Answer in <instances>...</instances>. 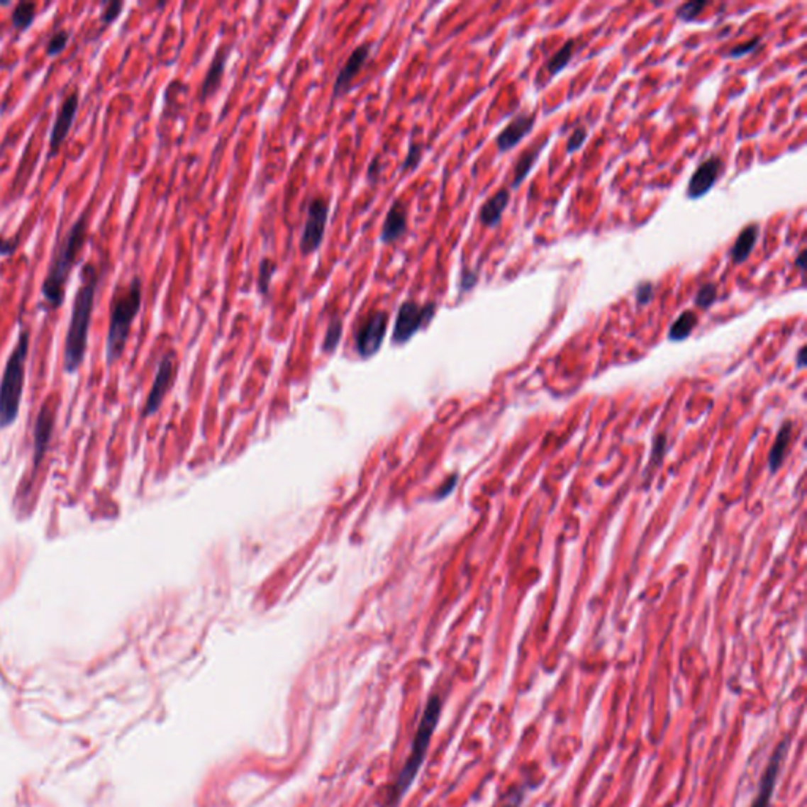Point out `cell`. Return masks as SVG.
I'll return each mask as SVG.
<instances>
[{"mask_svg": "<svg viewBox=\"0 0 807 807\" xmlns=\"http://www.w3.org/2000/svg\"><path fill=\"white\" fill-rule=\"evenodd\" d=\"M477 282H478L477 272H472V270H469V268H464L462 276H461V289L464 290V292L475 287Z\"/></svg>", "mask_w": 807, "mask_h": 807, "instance_id": "35", "label": "cell"}, {"mask_svg": "<svg viewBox=\"0 0 807 807\" xmlns=\"http://www.w3.org/2000/svg\"><path fill=\"white\" fill-rule=\"evenodd\" d=\"M29 339V330L21 331L15 349L11 350L9 361L5 364L2 380H0V429L10 428L18 420L24 391Z\"/></svg>", "mask_w": 807, "mask_h": 807, "instance_id": "5", "label": "cell"}, {"mask_svg": "<svg viewBox=\"0 0 807 807\" xmlns=\"http://www.w3.org/2000/svg\"><path fill=\"white\" fill-rule=\"evenodd\" d=\"M718 299V287L716 284H713V282H706L696 295V304L699 308H703L708 309L711 306V304L716 301Z\"/></svg>", "mask_w": 807, "mask_h": 807, "instance_id": "27", "label": "cell"}, {"mask_svg": "<svg viewBox=\"0 0 807 807\" xmlns=\"http://www.w3.org/2000/svg\"><path fill=\"white\" fill-rule=\"evenodd\" d=\"M806 364V347H801L798 353V366L803 367Z\"/></svg>", "mask_w": 807, "mask_h": 807, "instance_id": "40", "label": "cell"}, {"mask_svg": "<svg viewBox=\"0 0 807 807\" xmlns=\"http://www.w3.org/2000/svg\"><path fill=\"white\" fill-rule=\"evenodd\" d=\"M341 338H343L341 318H338V317L331 318V322L328 325V330H327V335H325V339H323V345H322L323 352L330 353L333 350H336V347H338L339 341H341Z\"/></svg>", "mask_w": 807, "mask_h": 807, "instance_id": "26", "label": "cell"}, {"mask_svg": "<svg viewBox=\"0 0 807 807\" xmlns=\"http://www.w3.org/2000/svg\"><path fill=\"white\" fill-rule=\"evenodd\" d=\"M174 375H175V355H174V352H169L160 361V366H158L157 375H155L150 394H148L145 407H144V415L145 416H150L153 413H157V410L160 408L162 399H165L166 393L169 391V388H171Z\"/></svg>", "mask_w": 807, "mask_h": 807, "instance_id": "10", "label": "cell"}, {"mask_svg": "<svg viewBox=\"0 0 807 807\" xmlns=\"http://www.w3.org/2000/svg\"><path fill=\"white\" fill-rule=\"evenodd\" d=\"M35 9H37V5L33 2H21L16 5L15 11H13V26L16 27V29H24V27L29 26L33 18H35Z\"/></svg>", "mask_w": 807, "mask_h": 807, "instance_id": "24", "label": "cell"}, {"mask_svg": "<svg viewBox=\"0 0 807 807\" xmlns=\"http://www.w3.org/2000/svg\"><path fill=\"white\" fill-rule=\"evenodd\" d=\"M330 215V204L323 197H314L308 205V215L300 237L301 254H313L321 247Z\"/></svg>", "mask_w": 807, "mask_h": 807, "instance_id": "7", "label": "cell"}, {"mask_svg": "<svg viewBox=\"0 0 807 807\" xmlns=\"http://www.w3.org/2000/svg\"><path fill=\"white\" fill-rule=\"evenodd\" d=\"M806 257H807V252H806V251H801V252H799V256L796 257V260H795V265H796L801 272L806 270Z\"/></svg>", "mask_w": 807, "mask_h": 807, "instance_id": "39", "label": "cell"}, {"mask_svg": "<svg viewBox=\"0 0 807 807\" xmlns=\"http://www.w3.org/2000/svg\"><path fill=\"white\" fill-rule=\"evenodd\" d=\"M276 272V264L272 259H262L260 264H259V278H257V287H259V292L268 296V292H270V282H272V276Z\"/></svg>", "mask_w": 807, "mask_h": 807, "instance_id": "25", "label": "cell"}, {"mask_svg": "<svg viewBox=\"0 0 807 807\" xmlns=\"http://www.w3.org/2000/svg\"><path fill=\"white\" fill-rule=\"evenodd\" d=\"M790 745H791V740H790L789 735L784 736V738L779 741V745L776 746V749L773 750V754H771V757H769L767 767H764V771H763V774L760 777V782H759V789H757V795L754 798L752 804H750V807H769L771 806V799H773V795L776 791L777 779H779V776H781V769H782V763L785 760V757L789 755Z\"/></svg>", "mask_w": 807, "mask_h": 807, "instance_id": "8", "label": "cell"}, {"mask_svg": "<svg viewBox=\"0 0 807 807\" xmlns=\"http://www.w3.org/2000/svg\"><path fill=\"white\" fill-rule=\"evenodd\" d=\"M759 45H760V38H754V40L747 41V43H742V45L735 46V48L732 49V51H730V52H728V55H730V57H733V59H740V57H745V55H746V54H749V52L755 51V48H757V46H759Z\"/></svg>", "mask_w": 807, "mask_h": 807, "instance_id": "33", "label": "cell"}, {"mask_svg": "<svg viewBox=\"0 0 807 807\" xmlns=\"http://www.w3.org/2000/svg\"><path fill=\"white\" fill-rule=\"evenodd\" d=\"M407 232V213L401 202H394L388 210L384 228L380 232V240L384 243H393Z\"/></svg>", "mask_w": 807, "mask_h": 807, "instance_id": "17", "label": "cell"}, {"mask_svg": "<svg viewBox=\"0 0 807 807\" xmlns=\"http://www.w3.org/2000/svg\"><path fill=\"white\" fill-rule=\"evenodd\" d=\"M757 238H759V226L757 224H750L740 232V235L736 237L735 245L730 250V259L735 265H740L747 260L757 245Z\"/></svg>", "mask_w": 807, "mask_h": 807, "instance_id": "19", "label": "cell"}, {"mask_svg": "<svg viewBox=\"0 0 807 807\" xmlns=\"http://www.w3.org/2000/svg\"><path fill=\"white\" fill-rule=\"evenodd\" d=\"M77 100H79V94H77V90H74L65 98V100H63V103L60 106L59 114H57V117H55V122H54L52 131H51V152L52 153L57 152V148L60 147L63 140H65L69 130H72V125H73L74 117H76Z\"/></svg>", "mask_w": 807, "mask_h": 807, "instance_id": "14", "label": "cell"}, {"mask_svg": "<svg viewBox=\"0 0 807 807\" xmlns=\"http://www.w3.org/2000/svg\"><path fill=\"white\" fill-rule=\"evenodd\" d=\"M586 136H589V131H586L585 126H577V128L572 131V134L568 139V145H566V150H568V153H574L577 148L582 147Z\"/></svg>", "mask_w": 807, "mask_h": 807, "instance_id": "31", "label": "cell"}, {"mask_svg": "<svg viewBox=\"0 0 807 807\" xmlns=\"http://www.w3.org/2000/svg\"><path fill=\"white\" fill-rule=\"evenodd\" d=\"M535 114H521L513 122H509L506 128L497 136V147L500 152H509L518 145L521 140L532 131L535 125Z\"/></svg>", "mask_w": 807, "mask_h": 807, "instance_id": "15", "label": "cell"}, {"mask_svg": "<svg viewBox=\"0 0 807 807\" xmlns=\"http://www.w3.org/2000/svg\"><path fill=\"white\" fill-rule=\"evenodd\" d=\"M87 237V211L77 218V221L68 230L65 238L62 240L59 250L55 251L54 257L49 265L48 274L41 287V292L49 308H59L65 296V284L72 268L76 262L77 254L81 252L84 242Z\"/></svg>", "mask_w": 807, "mask_h": 807, "instance_id": "3", "label": "cell"}, {"mask_svg": "<svg viewBox=\"0 0 807 807\" xmlns=\"http://www.w3.org/2000/svg\"><path fill=\"white\" fill-rule=\"evenodd\" d=\"M100 281L96 268L86 265L81 272V286L73 301L72 318H69L65 349H63V369L67 374H74L79 369L87 352L89 327L91 313L95 306L96 286Z\"/></svg>", "mask_w": 807, "mask_h": 807, "instance_id": "1", "label": "cell"}, {"mask_svg": "<svg viewBox=\"0 0 807 807\" xmlns=\"http://www.w3.org/2000/svg\"><path fill=\"white\" fill-rule=\"evenodd\" d=\"M547 144V140H544L540 145H536L535 148H528V150L523 152L518 162H516V169H514V180H513V188H518L521 183L525 180V177L528 175L530 169L533 167L535 162L540 158V155L542 152L544 145Z\"/></svg>", "mask_w": 807, "mask_h": 807, "instance_id": "20", "label": "cell"}, {"mask_svg": "<svg viewBox=\"0 0 807 807\" xmlns=\"http://www.w3.org/2000/svg\"><path fill=\"white\" fill-rule=\"evenodd\" d=\"M706 6V2H688L679 6L677 10V16L684 21V23H689L694 18L699 16V13H702V10Z\"/></svg>", "mask_w": 807, "mask_h": 807, "instance_id": "28", "label": "cell"}, {"mask_svg": "<svg viewBox=\"0 0 807 807\" xmlns=\"http://www.w3.org/2000/svg\"><path fill=\"white\" fill-rule=\"evenodd\" d=\"M55 426V408L52 407L51 399L43 404V407L38 412L37 421H35L33 428V467H37L43 461V456L46 455L49 442H51L52 430Z\"/></svg>", "mask_w": 807, "mask_h": 807, "instance_id": "11", "label": "cell"}, {"mask_svg": "<svg viewBox=\"0 0 807 807\" xmlns=\"http://www.w3.org/2000/svg\"><path fill=\"white\" fill-rule=\"evenodd\" d=\"M790 435H791V423L787 421L781 428V430H779L777 438L774 442V447H773V450H771V455H769V467L773 472H776L777 467L781 465V462H782L784 452L789 447Z\"/></svg>", "mask_w": 807, "mask_h": 807, "instance_id": "22", "label": "cell"}, {"mask_svg": "<svg viewBox=\"0 0 807 807\" xmlns=\"http://www.w3.org/2000/svg\"><path fill=\"white\" fill-rule=\"evenodd\" d=\"M509 199H511V193H509L508 188L499 189L497 193L483 204V207L479 210V221L487 226V228H495L501 221V215H503L505 208L508 207Z\"/></svg>", "mask_w": 807, "mask_h": 807, "instance_id": "18", "label": "cell"}, {"mask_svg": "<svg viewBox=\"0 0 807 807\" xmlns=\"http://www.w3.org/2000/svg\"><path fill=\"white\" fill-rule=\"evenodd\" d=\"M371 43H364L358 48H355V51L350 54V57L347 59V62L343 65V68L339 69V73L336 76V81L333 84V96L338 98L341 96L343 94L347 91V87L350 86V82L353 81V77L357 76V73L360 72L363 65L366 63V60L369 59L371 55Z\"/></svg>", "mask_w": 807, "mask_h": 807, "instance_id": "13", "label": "cell"}, {"mask_svg": "<svg viewBox=\"0 0 807 807\" xmlns=\"http://www.w3.org/2000/svg\"><path fill=\"white\" fill-rule=\"evenodd\" d=\"M377 161H379V158H375L374 162H371L369 171H367V177H369V180H375V179H377V177H379L380 166H379Z\"/></svg>", "mask_w": 807, "mask_h": 807, "instance_id": "37", "label": "cell"}, {"mask_svg": "<svg viewBox=\"0 0 807 807\" xmlns=\"http://www.w3.org/2000/svg\"><path fill=\"white\" fill-rule=\"evenodd\" d=\"M388 327V314L385 311H375L369 318L361 325L355 335V347L361 358H369L380 350L384 344Z\"/></svg>", "mask_w": 807, "mask_h": 807, "instance_id": "9", "label": "cell"}, {"mask_svg": "<svg viewBox=\"0 0 807 807\" xmlns=\"http://www.w3.org/2000/svg\"><path fill=\"white\" fill-rule=\"evenodd\" d=\"M229 55H230V46L218 49L216 55L210 63L208 72L204 77L202 89H201V100H207L208 96L216 94V90L219 89V84H221L224 69H226V63H228V60H229Z\"/></svg>", "mask_w": 807, "mask_h": 807, "instance_id": "16", "label": "cell"}, {"mask_svg": "<svg viewBox=\"0 0 807 807\" xmlns=\"http://www.w3.org/2000/svg\"><path fill=\"white\" fill-rule=\"evenodd\" d=\"M720 169L722 160L719 157L708 158L697 167V171L692 174L688 185V196L691 199H700V197L710 193V189L716 185L719 179Z\"/></svg>", "mask_w": 807, "mask_h": 807, "instance_id": "12", "label": "cell"}, {"mask_svg": "<svg viewBox=\"0 0 807 807\" xmlns=\"http://www.w3.org/2000/svg\"><path fill=\"white\" fill-rule=\"evenodd\" d=\"M437 304L435 303H426L424 306H418L415 301H404L398 311V318H396L394 330H393V343L394 344H406L410 341V338L418 330L433 321L435 316Z\"/></svg>", "mask_w": 807, "mask_h": 807, "instance_id": "6", "label": "cell"}, {"mask_svg": "<svg viewBox=\"0 0 807 807\" xmlns=\"http://www.w3.org/2000/svg\"><path fill=\"white\" fill-rule=\"evenodd\" d=\"M655 299V286L653 282L643 281L635 287V300L639 304H648Z\"/></svg>", "mask_w": 807, "mask_h": 807, "instance_id": "30", "label": "cell"}, {"mask_svg": "<svg viewBox=\"0 0 807 807\" xmlns=\"http://www.w3.org/2000/svg\"><path fill=\"white\" fill-rule=\"evenodd\" d=\"M440 714H442V699L434 694V696L428 700L426 706H424L421 720L413 736L412 752H410L408 759L406 760V763H404L398 777H396L393 789L389 791L388 807L398 806L404 795L407 793V790L412 787L415 777L418 776L421 764L424 763V759H426L430 740H433L434 732L438 725Z\"/></svg>", "mask_w": 807, "mask_h": 807, "instance_id": "2", "label": "cell"}, {"mask_svg": "<svg viewBox=\"0 0 807 807\" xmlns=\"http://www.w3.org/2000/svg\"><path fill=\"white\" fill-rule=\"evenodd\" d=\"M523 791L522 790H514V793H511V796L508 798V801L501 806V807H521L522 801H523Z\"/></svg>", "mask_w": 807, "mask_h": 807, "instance_id": "36", "label": "cell"}, {"mask_svg": "<svg viewBox=\"0 0 807 807\" xmlns=\"http://www.w3.org/2000/svg\"><path fill=\"white\" fill-rule=\"evenodd\" d=\"M140 303H143V281L133 278V281L123 290L112 299L109 331L106 339V358L108 364L116 363L122 357L126 341H128L131 325L136 318Z\"/></svg>", "mask_w": 807, "mask_h": 807, "instance_id": "4", "label": "cell"}, {"mask_svg": "<svg viewBox=\"0 0 807 807\" xmlns=\"http://www.w3.org/2000/svg\"><path fill=\"white\" fill-rule=\"evenodd\" d=\"M574 46H576L574 40L566 41L560 51H557L554 55H552L550 60L547 62V69L550 74L560 73L563 68H566V65H568L572 57V54H574Z\"/></svg>", "mask_w": 807, "mask_h": 807, "instance_id": "23", "label": "cell"}, {"mask_svg": "<svg viewBox=\"0 0 807 807\" xmlns=\"http://www.w3.org/2000/svg\"><path fill=\"white\" fill-rule=\"evenodd\" d=\"M421 150H423L421 144H412V145H410L407 157H406V160H404V162H402V172H404V171H408V169H410V171H412V169H415L416 166H418V162L421 161Z\"/></svg>", "mask_w": 807, "mask_h": 807, "instance_id": "32", "label": "cell"}, {"mask_svg": "<svg viewBox=\"0 0 807 807\" xmlns=\"http://www.w3.org/2000/svg\"><path fill=\"white\" fill-rule=\"evenodd\" d=\"M68 38H69V33L67 30H57L55 32L51 40H49V45H48V54L49 55H55L59 54L63 48L67 46L68 43Z\"/></svg>", "mask_w": 807, "mask_h": 807, "instance_id": "29", "label": "cell"}, {"mask_svg": "<svg viewBox=\"0 0 807 807\" xmlns=\"http://www.w3.org/2000/svg\"><path fill=\"white\" fill-rule=\"evenodd\" d=\"M697 322L699 317L694 311H684V313L674 322V325H672V328L669 331L670 341H683V339L688 338L692 330L696 328Z\"/></svg>", "mask_w": 807, "mask_h": 807, "instance_id": "21", "label": "cell"}, {"mask_svg": "<svg viewBox=\"0 0 807 807\" xmlns=\"http://www.w3.org/2000/svg\"><path fill=\"white\" fill-rule=\"evenodd\" d=\"M122 9H123V4H122V2L106 4L104 10H103V13H101L103 23H104V24L112 23V21H114V19L118 16V13L122 11Z\"/></svg>", "mask_w": 807, "mask_h": 807, "instance_id": "34", "label": "cell"}, {"mask_svg": "<svg viewBox=\"0 0 807 807\" xmlns=\"http://www.w3.org/2000/svg\"><path fill=\"white\" fill-rule=\"evenodd\" d=\"M13 250H15V245L0 237V254H11Z\"/></svg>", "mask_w": 807, "mask_h": 807, "instance_id": "38", "label": "cell"}]
</instances>
